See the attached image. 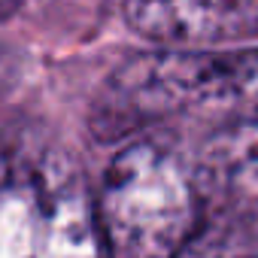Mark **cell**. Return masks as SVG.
Returning <instances> with one entry per match:
<instances>
[{
  "label": "cell",
  "instance_id": "cell-7",
  "mask_svg": "<svg viewBox=\"0 0 258 258\" xmlns=\"http://www.w3.org/2000/svg\"><path fill=\"white\" fill-rule=\"evenodd\" d=\"M10 82H13V61H10V55L4 49H0V94L10 88Z\"/></svg>",
  "mask_w": 258,
  "mask_h": 258
},
{
  "label": "cell",
  "instance_id": "cell-4",
  "mask_svg": "<svg viewBox=\"0 0 258 258\" xmlns=\"http://www.w3.org/2000/svg\"><path fill=\"white\" fill-rule=\"evenodd\" d=\"M124 22L158 46H210L258 34V0H124Z\"/></svg>",
  "mask_w": 258,
  "mask_h": 258
},
{
  "label": "cell",
  "instance_id": "cell-5",
  "mask_svg": "<svg viewBox=\"0 0 258 258\" xmlns=\"http://www.w3.org/2000/svg\"><path fill=\"white\" fill-rule=\"evenodd\" d=\"M195 173L204 198L213 195L222 207H258V118H237L213 131Z\"/></svg>",
  "mask_w": 258,
  "mask_h": 258
},
{
  "label": "cell",
  "instance_id": "cell-8",
  "mask_svg": "<svg viewBox=\"0 0 258 258\" xmlns=\"http://www.w3.org/2000/svg\"><path fill=\"white\" fill-rule=\"evenodd\" d=\"M22 4H25V0H0V22L10 19V16H16Z\"/></svg>",
  "mask_w": 258,
  "mask_h": 258
},
{
  "label": "cell",
  "instance_id": "cell-6",
  "mask_svg": "<svg viewBox=\"0 0 258 258\" xmlns=\"http://www.w3.org/2000/svg\"><path fill=\"white\" fill-rule=\"evenodd\" d=\"M173 258H258V207H222L198 225Z\"/></svg>",
  "mask_w": 258,
  "mask_h": 258
},
{
  "label": "cell",
  "instance_id": "cell-9",
  "mask_svg": "<svg viewBox=\"0 0 258 258\" xmlns=\"http://www.w3.org/2000/svg\"><path fill=\"white\" fill-rule=\"evenodd\" d=\"M16 164V158H13V152L7 149V143L4 140H0V173H4V170H10Z\"/></svg>",
  "mask_w": 258,
  "mask_h": 258
},
{
  "label": "cell",
  "instance_id": "cell-1",
  "mask_svg": "<svg viewBox=\"0 0 258 258\" xmlns=\"http://www.w3.org/2000/svg\"><path fill=\"white\" fill-rule=\"evenodd\" d=\"M167 115L258 118V52H152L121 64L91 109L97 137L112 140Z\"/></svg>",
  "mask_w": 258,
  "mask_h": 258
},
{
  "label": "cell",
  "instance_id": "cell-2",
  "mask_svg": "<svg viewBox=\"0 0 258 258\" xmlns=\"http://www.w3.org/2000/svg\"><path fill=\"white\" fill-rule=\"evenodd\" d=\"M201 198L195 167L170 146L146 140L106 167L97 216L118 258H173L204 222Z\"/></svg>",
  "mask_w": 258,
  "mask_h": 258
},
{
  "label": "cell",
  "instance_id": "cell-3",
  "mask_svg": "<svg viewBox=\"0 0 258 258\" xmlns=\"http://www.w3.org/2000/svg\"><path fill=\"white\" fill-rule=\"evenodd\" d=\"M0 258H112L76 170L46 161L0 173Z\"/></svg>",
  "mask_w": 258,
  "mask_h": 258
}]
</instances>
